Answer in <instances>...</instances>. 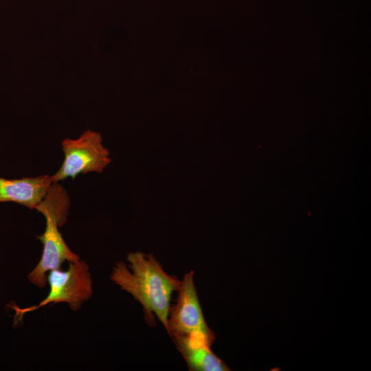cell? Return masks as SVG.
<instances>
[{
    "instance_id": "1",
    "label": "cell",
    "mask_w": 371,
    "mask_h": 371,
    "mask_svg": "<svg viewBox=\"0 0 371 371\" xmlns=\"http://www.w3.org/2000/svg\"><path fill=\"white\" fill-rule=\"evenodd\" d=\"M126 260L131 270L124 262H117L111 280L142 305L148 319L153 321L156 315L168 331L171 295L179 290L181 280L166 273L152 254L131 252Z\"/></svg>"
},
{
    "instance_id": "6",
    "label": "cell",
    "mask_w": 371,
    "mask_h": 371,
    "mask_svg": "<svg viewBox=\"0 0 371 371\" xmlns=\"http://www.w3.org/2000/svg\"><path fill=\"white\" fill-rule=\"evenodd\" d=\"M187 362L190 370L225 371L229 368L210 349L214 342L203 333L173 334L171 336Z\"/></svg>"
},
{
    "instance_id": "7",
    "label": "cell",
    "mask_w": 371,
    "mask_h": 371,
    "mask_svg": "<svg viewBox=\"0 0 371 371\" xmlns=\"http://www.w3.org/2000/svg\"><path fill=\"white\" fill-rule=\"evenodd\" d=\"M53 183L52 175L9 179L0 177V203L14 202L35 209Z\"/></svg>"
},
{
    "instance_id": "2",
    "label": "cell",
    "mask_w": 371,
    "mask_h": 371,
    "mask_svg": "<svg viewBox=\"0 0 371 371\" xmlns=\"http://www.w3.org/2000/svg\"><path fill=\"white\" fill-rule=\"evenodd\" d=\"M69 206L67 190L57 182L50 185L44 198L35 207L46 221L45 232L37 236L43 245L42 256L27 276L29 281L38 287L44 288L47 282V274L52 270L60 269L64 262L80 260L67 245L58 230L67 220Z\"/></svg>"
},
{
    "instance_id": "4",
    "label": "cell",
    "mask_w": 371,
    "mask_h": 371,
    "mask_svg": "<svg viewBox=\"0 0 371 371\" xmlns=\"http://www.w3.org/2000/svg\"><path fill=\"white\" fill-rule=\"evenodd\" d=\"M64 160L59 170L52 175L53 183L68 177L75 179L80 174L102 173L111 163L109 150L102 144L99 133L86 131L77 139L62 141Z\"/></svg>"
},
{
    "instance_id": "5",
    "label": "cell",
    "mask_w": 371,
    "mask_h": 371,
    "mask_svg": "<svg viewBox=\"0 0 371 371\" xmlns=\"http://www.w3.org/2000/svg\"><path fill=\"white\" fill-rule=\"evenodd\" d=\"M177 291L176 304L170 307L168 313V333L170 337L198 332L214 341V334L208 327L200 306L192 270L184 275Z\"/></svg>"
},
{
    "instance_id": "3",
    "label": "cell",
    "mask_w": 371,
    "mask_h": 371,
    "mask_svg": "<svg viewBox=\"0 0 371 371\" xmlns=\"http://www.w3.org/2000/svg\"><path fill=\"white\" fill-rule=\"evenodd\" d=\"M49 286L48 295L38 304L26 308L12 307L16 311L15 319H22L29 312L36 311L49 304L67 303L73 311L80 308L82 304L93 293L92 280L89 266L84 260L69 262L66 271L54 269L47 277Z\"/></svg>"
}]
</instances>
